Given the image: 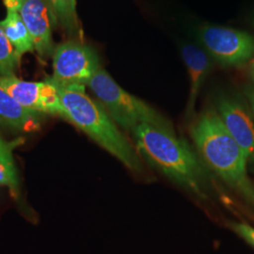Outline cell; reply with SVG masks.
<instances>
[{
    "label": "cell",
    "mask_w": 254,
    "mask_h": 254,
    "mask_svg": "<svg viewBox=\"0 0 254 254\" xmlns=\"http://www.w3.org/2000/svg\"><path fill=\"white\" fill-rule=\"evenodd\" d=\"M136 150L168 178L205 198V175L196 154L173 129L141 124L132 131Z\"/></svg>",
    "instance_id": "cell-1"
},
{
    "label": "cell",
    "mask_w": 254,
    "mask_h": 254,
    "mask_svg": "<svg viewBox=\"0 0 254 254\" xmlns=\"http://www.w3.org/2000/svg\"><path fill=\"white\" fill-rule=\"evenodd\" d=\"M62 116L80 129L109 154L134 173L142 171V164L135 148L119 130L100 102L86 93L85 86L58 88Z\"/></svg>",
    "instance_id": "cell-2"
},
{
    "label": "cell",
    "mask_w": 254,
    "mask_h": 254,
    "mask_svg": "<svg viewBox=\"0 0 254 254\" xmlns=\"http://www.w3.org/2000/svg\"><path fill=\"white\" fill-rule=\"evenodd\" d=\"M192 139L209 168L254 204V188L247 173V156L215 109L203 112L190 130Z\"/></svg>",
    "instance_id": "cell-3"
},
{
    "label": "cell",
    "mask_w": 254,
    "mask_h": 254,
    "mask_svg": "<svg viewBox=\"0 0 254 254\" xmlns=\"http://www.w3.org/2000/svg\"><path fill=\"white\" fill-rule=\"evenodd\" d=\"M88 86L115 124L123 129L132 132L141 124L173 129L159 112L125 91L103 68L97 70Z\"/></svg>",
    "instance_id": "cell-4"
},
{
    "label": "cell",
    "mask_w": 254,
    "mask_h": 254,
    "mask_svg": "<svg viewBox=\"0 0 254 254\" xmlns=\"http://www.w3.org/2000/svg\"><path fill=\"white\" fill-rule=\"evenodd\" d=\"M100 68L99 58L91 46L68 41L55 48L53 76L58 88L86 86Z\"/></svg>",
    "instance_id": "cell-5"
},
{
    "label": "cell",
    "mask_w": 254,
    "mask_h": 254,
    "mask_svg": "<svg viewBox=\"0 0 254 254\" xmlns=\"http://www.w3.org/2000/svg\"><path fill=\"white\" fill-rule=\"evenodd\" d=\"M200 39L209 56L224 66L244 64L254 55V38L244 31L205 26Z\"/></svg>",
    "instance_id": "cell-6"
},
{
    "label": "cell",
    "mask_w": 254,
    "mask_h": 254,
    "mask_svg": "<svg viewBox=\"0 0 254 254\" xmlns=\"http://www.w3.org/2000/svg\"><path fill=\"white\" fill-rule=\"evenodd\" d=\"M0 88L32 112L62 116L59 89L49 78L46 81L31 82L14 75H0Z\"/></svg>",
    "instance_id": "cell-7"
},
{
    "label": "cell",
    "mask_w": 254,
    "mask_h": 254,
    "mask_svg": "<svg viewBox=\"0 0 254 254\" xmlns=\"http://www.w3.org/2000/svg\"><path fill=\"white\" fill-rule=\"evenodd\" d=\"M31 36L34 49L42 58L54 52L53 27L58 20L45 0H23L19 11Z\"/></svg>",
    "instance_id": "cell-8"
},
{
    "label": "cell",
    "mask_w": 254,
    "mask_h": 254,
    "mask_svg": "<svg viewBox=\"0 0 254 254\" xmlns=\"http://www.w3.org/2000/svg\"><path fill=\"white\" fill-rule=\"evenodd\" d=\"M218 113L234 139L254 164V117L240 102L228 97L218 100Z\"/></svg>",
    "instance_id": "cell-9"
},
{
    "label": "cell",
    "mask_w": 254,
    "mask_h": 254,
    "mask_svg": "<svg viewBox=\"0 0 254 254\" xmlns=\"http://www.w3.org/2000/svg\"><path fill=\"white\" fill-rule=\"evenodd\" d=\"M182 56L187 66L190 82V91L186 109V116L190 119L194 114L196 101L198 99L201 86L212 69V63L206 51L191 44L183 46Z\"/></svg>",
    "instance_id": "cell-10"
},
{
    "label": "cell",
    "mask_w": 254,
    "mask_h": 254,
    "mask_svg": "<svg viewBox=\"0 0 254 254\" xmlns=\"http://www.w3.org/2000/svg\"><path fill=\"white\" fill-rule=\"evenodd\" d=\"M0 125L17 132L29 133L40 129L37 113L25 109L0 88Z\"/></svg>",
    "instance_id": "cell-11"
},
{
    "label": "cell",
    "mask_w": 254,
    "mask_h": 254,
    "mask_svg": "<svg viewBox=\"0 0 254 254\" xmlns=\"http://www.w3.org/2000/svg\"><path fill=\"white\" fill-rule=\"evenodd\" d=\"M0 26L20 57L35 50L31 36L19 12L7 10V16L0 21Z\"/></svg>",
    "instance_id": "cell-12"
},
{
    "label": "cell",
    "mask_w": 254,
    "mask_h": 254,
    "mask_svg": "<svg viewBox=\"0 0 254 254\" xmlns=\"http://www.w3.org/2000/svg\"><path fill=\"white\" fill-rule=\"evenodd\" d=\"M21 58L0 26V75H14Z\"/></svg>",
    "instance_id": "cell-13"
},
{
    "label": "cell",
    "mask_w": 254,
    "mask_h": 254,
    "mask_svg": "<svg viewBox=\"0 0 254 254\" xmlns=\"http://www.w3.org/2000/svg\"><path fill=\"white\" fill-rule=\"evenodd\" d=\"M52 9L58 22L68 31L76 29V15L71 0H45Z\"/></svg>",
    "instance_id": "cell-14"
},
{
    "label": "cell",
    "mask_w": 254,
    "mask_h": 254,
    "mask_svg": "<svg viewBox=\"0 0 254 254\" xmlns=\"http://www.w3.org/2000/svg\"><path fill=\"white\" fill-rule=\"evenodd\" d=\"M23 140L17 139L13 141H7L2 135L0 134V161L4 164V166L7 168L10 176V179L14 186V189L19 195V181L17 171L15 168L14 159L12 155V151L22 144Z\"/></svg>",
    "instance_id": "cell-15"
},
{
    "label": "cell",
    "mask_w": 254,
    "mask_h": 254,
    "mask_svg": "<svg viewBox=\"0 0 254 254\" xmlns=\"http://www.w3.org/2000/svg\"><path fill=\"white\" fill-rule=\"evenodd\" d=\"M232 229L239 236H241L247 243L254 248V228L246 223H232Z\"/></svg>",
    "instance_id": "cell-16"
},
{
    "label": "cell",
    "mask_w": 254,
    "mask_h": 254,
    "mask_svg": "<svg viewBox=\"0 0 254 254\" xmlns=\"http://www.w3.org/2000/svg\"><path fill=\"white\" fill-rule=\"evenodd\" d=\"M0 186H5L8 187L10 191V194L13 198H18V194L14 189V186L12 184V181L10 179L9 172L7 170V168L4 166V164L0 161Z\"/></svg>",
    "instance_id": "cell-17"
},
{
    "label": "cell",
    "mask_w": 254,
    "mask_h": 254,
    "mask_svg": "<svg viewBox=\"0 0 254 254\" xmlns=\"http://www.w3.org/2000/svg\"><path fill=\"white\" fill-rule=\"evenodd\" d=\"M3 4L7 10H14L19 12L23 5V0H3Z\"/></svg>",
    "instance_id": "cell-18"
},
{
    "label": "cell",
    "mask_w": 254,
    "mask_h": 254,
    "mask_svg": "<svg viewBox=\"0 0 254 254\" xmlns=\"http://www.w3.org/2000/svg\"><path fill=\"white\" fill-rule=\"evenodd\" d=\"M247 93V97L250 101L251 104V108H252V111H253V115L254 117V89H249L248 91H246Z\"/></svg>",
    "instance_id": "cell-19"
},
{
    "label": "cell",
    "mask_w": 254,
    "mask_h": 254,
    "mask_svg": "<svg viewBox=\"0 0 254 254\" xmlns=\"http://www.w3.org/2000/svg\"><path fill=\"white\" fill-rule=\"evenodd\" d=\"M251 76H252V78L254 79V60L251 64Z\"/></svg>",
    "instance_id": "cell-20"
},
{
    "label": "cell",
    "mask_w": 254,
    "mask_h": 254,
    "mask_svg": "<svg viewBox=\"0 0 254 254\" xmlns=\"http://www.w3.org/2000/svg\"><path fill=\"white\" fill-rule=\"evenodd\" d=\"M72 1V5H73V9H75V6H76V0H71Z\"/></svg>",
    "instance_id": "cell-21"
}]
</instances>
